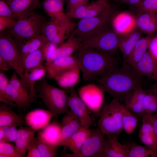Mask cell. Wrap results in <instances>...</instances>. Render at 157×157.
<instances>
[{
  "label": "cell",
  "mask_w": 157,
  "mask_h": 157,
  "mask_svg": "<svg viewBox=\"0 0 157 157\" xmlns=\"http://www.w3.org/2000/svg\"><path fill=\"white\" fill-rule=\"evenodd\" d=\"M104 92L98 85L90 83L81 87L78 93L89 110L99 116L104 105Z\"/></svg>",
  "instance_id": "obj_11"
},
{
  "label": "cell",
  "mask_w": 157,
  "mask_h": 157,
  "mask_svg": "<svg viewBox=\"0 0 157 157\" xmlns=\"http://www.w3.org/2000/svg\"><path fill=\"white\" fill-rule=\"evenodd\" d=\"M9 83L7 76L3 71H0V101L7 105L8 103L7 99L6 91V88Z\"/></svg>",
  "instance_id": "obj_42"
},
{
  "label": "cell",
  "mask_w": 157,
  "mask_h": 157,
  "mask_svg": "<svg viewBox=\"0 0 157 157\" xmlns=\"http://www.w3.org/2000/svg\"><path fill=\"white\" fill-rule=\"evenodd\" d=\"M35 89L48 110L54 116L69 111L65 91L49 84L45 76L39 80Z\"/></svg>",
  "instance_id": "obj_3"
},
{
  "label": "cell",
  "mask_w": 157,
  "mask_h": 157,
  "mask_svg": "<svg viewBox=\"0 0 157 157\" xmlns=\"http://www.w3.org/2000/svg\"><path fill=\"white\" fill-rule=\"evenodd\" d=\"M46 73V68L43 65L36 67L29 72L26 76V79L29 88V94L33 99L36 97L35 86V83L45 77Z\"/></svg>",
  "instance_id": "obj_35"
},
{
  "label": "cell",
  "mask_w": 157,
  "mask_h": 157,
  "mask_svg": "<svg viewBox=\"0 0 157 157\" xmlns=\"http://www.w3.org/2000/svg\"><path fill=\"white\" fill-rule=\"evenodd\" d=\"M146 93L139 85L127 95L124 103L125 106L131 112L142 118L143 115V102Z\"/></svg>",
  "instance_id": "obj_19"
},
{
  "label": "cell",
  "mask_w": 157,
  "mask_h": 157,
  "mask_svg": "<svg viewBox=\"0 0 157 157\" xmlns=\"http://www.w3.org/2000/svg\"><path fill=\"white\" fill-rule=\"evenodd\" d=\"M68 96V106L79 118L82 127L89 128L93 124L88 108L81 99L74 87L70 88Z\"/></svg>",
  "instance_id": "obj_12"
},
{
  "label": "cell",
  "mask_w": 157,
  "mask_h": 157,
  "mask_svg": "<svg viewBox=\"0 0 157 157\" xmlns=\"http://www.w3.org/2000/svg\"><path fill=\"white\" fill-rule=\"evenodd\" d=\"M111 25L118 35L128 32L136 26V17L126 11L121 12L112 19Z\"/></svg>",
  "instance_id": "obj_20"
},
{
  "label": "cell",
  "mask_w": 157,
  "mask_h": 157,
  "mask_svg": "<svg viewBox=\"0 0 157 157\" xmlns=\"http://www.w3.org/2000/svg\"><path fill=\"white\" fill-rule=\"evenodd\" d=\"M17 126L12 125L3 127L5 133V137L2 141L8 142H15L17 134Z\"/></svg>",
  "instance_id": "obj_43"
},
{
  "label": "cell",
  "mask_w": 157,
  "mask_h": 157,
  "mask_svg": "<svg viewBox=\"0 0 157 157\" xmlns=\"http://www.w3.org/2000/svg\"><path fill=\"white\" fill-rule=\"evenodd\" d=\"M9 65L7 62L0 56V69L2 71H8L9 70Z\"/></svg>",
  "instance_id": "obj_50"
},
{
  "label": "cell",
  "mask_w": 157,
  "mask_h": 157,
  "mask_svg": "<svg viewBox=\"0 0 157 157\" xmlns=\"http://www.w3.org/2000/svg\"><path fill=\"white\" fill-rule=\"evenodd\" d=\"M82 127L78 117L69 109V112L65 114L62 119L60 146L63 141L77 131Z\"/></svg>",
  "instance_id": "obj_27"
},
{
  "label": "cell",
  "mask_w": 157,
  "mask_h": 157,
  "mask_svg": "<svg viewBox=\"0 0 157 157\" xmlns=\"http://www.w3.org/2000/svg\"><path fill=\"white\" fill-rule=\"evenodd\" d=\"M58 46L49 42L43 47V49L45 58V60Z\"/></svg>",
  "instance_id": "obj_48"
},
{
  "label": "cell",
  "mask_w": 157,
  "mask_h": 157,
  "mask_svg": "<svg viewBox=\"0 0 157 157\" xmlns=\"http://www.w3.org/2000/svg\"><path fill=\"white\" fill-rule=\"evenodd\" d=\"M53 116L54 115L48 110L38 109L28 113L24 118L25 123L36 131L47 126Z\"/></svg>",
  "instance_id": "obj_16"
},
{
  "label": "cell",
  "mask_w": 157,
  "mask_h": 157,
  "mask_svg": "<svg viewBox=\"0 0 157 157\" xmlns=\"http://www.w3.org/2000/svg\"></svg>",
  "instance_id": "obj_57"
},
{
  "label": "cell",
  "mask_w": 157,
  "mask_h": 157,
  "mask_svg": "<svg viewBox=\"0 0 157 157\" xmlns=\"http://www.w3.org/2000/svg\"><path fill=\"white\" fill-rule=\"evenodd\" d=\"M46 22L44 16L33 10L18 17L14 26L6 31L15 40H20L42 35Z\"/></svg>",
  "instance_id": "obj_4"
},
{
  "label": "cell",
  "mask_w": 157,
  "mask_h": 157,
  "mask_svg": "<svg viewBox=\"0 0 157 157\" xmlns=\"http://www.w3.org/2000/svg\"><path fill=\"white\" fill-rule=\"evenodd\" d=\"M149 48L150 53L157 60V36L153 38Z\"/></svg>",
  "instance_id": "obj_49"
},
{
  "label": "cell",
  "mask_w": 157,
  "mask_h": 157,
  "mask_svg": "<svg viewBox=\"0 0 157 157\" xmlns=\"http://www.w3.org/2000/svg\"><path fill=\"white\" fill-rule=\"evenodd\" d=\"M5 137V133L3 127H0V142L2 141Z\"/></svg>",
  "instance_id": "obj_54"
},
{
  "label": "cell",
  "mask_w": 157,
  "mask_h": 157,
  "mask_svg": "<svg viewBox=\"0 0 157 157\" xmlns=\"http://www.w3.org/2000/svg\"><path fill=\"white\" fill-rule=\"evenodd\" d=\"M118 34L112 25L81 43L80 48H91L113 54L118 48Z\"/></svg>",
  "instance_id": "obj_8"
},
{
  "label": "cell",
  "mask_w": 157,
  "mask_h": 157,
  "mask_svg": "<svg viewBox=\"0 0 157 157\" xmlns=\"http://www.w3.org/2000/svg\"><path fill=\"white\" fill-rule=\"evenodd\" d=\"M118 136H107L103 148L97 157H128L129 148L121 144Z\"/></svg>",
  "instance_id": "obj_14"
},
{
  "label": "cell",
  "mask_w": 157,
  "mask_h": 157,
  "mask_svg": "<svg viewBox=\"0 0 157 157\" xmlns=\"http://www.w3.org/2000/svg\"><path fill=\"white\" fill-rule=\"evenodd\" d=\"M37 142L41 157H55L58 155V146L48 144L38 136Z\"/></svg>",
  "instance_id": "obj_39"
},
{
  "label": "cell",
  "mask_w": 157,
  "mask_h": 157,
  "mask_svg": "<svg viewBox=\"0 0 157 157\" xmlns=\"http://www.w3.org/2000/svg\"><path fill=\"white\" fill-rule=\"evenodd\" d=\"M149 116L150 121L157 135V117L154 114L152 115H149Z\"/></svg>",
  "instance_id": "obj_52"
},
{
  "label": "cell",
  "mask_w": 157,
  "mask_h": 157,
  "mask_svg": "<svg viewBox=\"0 0 157 157\" xmlns=\"http://www.w3.org/2000/svg\"><path fill=\"white\" fill-rule=\"evenodd\" d=\"M141 31L135 27L130 31L118 35V48L125 60L138 41L142 37Z\"/></svg>",
  "instance_id": "obj_21"
},
{
  "label": "cell",
  "mask_w": 157,
  "mask_h": 157,
  "mask_svg": "<svg viewBox=\"0 0 157 157\" xmlns=\"http://www.w3.org/2000/svg\"><path fill=\"white\" fill-rule=\"evenodd\" d=\"M44 66L49 77L52 78L56 74L62 71L74 67L80 68L77 59L74 56H72L46 62Z\"/></svg>",
  "instance_id": "obj_18"
},
{
  "label": "cell",
  "mask_w": 157,
  "mask_h": 157,
  "mask_svg": "<svg viewBox=\"0 0 157 157\" xmlns=\"http://www.w3.org/2000/svg\"><path fill=\"white\" fill-rule=\"evenodd\" d=\"M142 78L124 61L121 67L99 77L98 85L104 92L124 103L129 94L141 85Z\"/></svg>",
  "instance_id": "obj_1"
},
{
  "label": "cell",
  "mask_w": 157,
  "mask_h": 157,
  "mask_svg": "<svg viewBox=\"0 0 157 157\" xmlns=\"http://www.w3.org/2000/svg\"><path fill=\"white\" fill-rule=\"evenodd\" d=\"M61 129V125L58 123H49L39 131L37 136L48 144L59 147L60 142Z\"/></svg>",
  "instance_id": "obj_24"
},
{
  "label": "cell",
  "mask_w": 157,
  "mask_h": 157,
  "mask_svg": "<svg viewBox=\"0 0 157 157\" xmlns=\"http://www.w3.org/2000/svg\"><path fill=\"white\" fill-rule=\"evenodd\" d=\"M17 20L15 18L0 16V32L13 27Z\"/></svg>",
  "instance_id": "obj_44"
},
{
  "label": "cell",
  "mask_w": 157,
  "mask_h": 157,
  "mask_svg": "<svg viewBox=\"0 0 157 157\" xmlns=\"http://www.w3.org/2000/svg\"><path fill=\"white\" fill-rule=\"evenodd\" d=\"M81 42L74 36L70 34L67 40L60 45L47 58L46 62L58 58L68 56L80 47Z\"/></svg>",
  "instance_id": "obj_22"
},
{
  "label": "cell",
  "mask_w": 157,
  "mask_h": 157,
  "mask_svg": "<svg viewBox=\"0 0 157 157\" xmlns=\"http://www.w3.org/2000/svg\"><path fill=\"white\" fill-rule=\"evenodd\" d=\"M135 6L138 15L144 13L157 14V0H142Z\"/></svg>",
  "instance_id": "obj_40"
},
{
  "label": "cell",
  "mask_w": 157,
  "mask_h": 157,
  "mask_svg": "<svg viewBox=\"0 0 157 157\" xmlns=\"http://www.w3.org/2000/svg\"><path fill=\"white\" fill-rule=\"evenodd\" d=\"M36 131L29 126H20L15 141L17 149L21 157L26 155L27 148L35 138Z\"/></svg>",
  "instance_id": "obj_28"
},
{
  "label": "cell",
  "mask_w": 157,
  "mask_h": 157,
  "mask_svg": "<svg viewBox=\"0 0 157 157\" xmlns=\"http://www.w3.org/2000/svg\"><path fill=\"white\" fill-rule=\"evenodd\" d=\"M123 104L113 98L109 103L104 104L99 116L98 127L107 136H118L123 130L122 123Z\"/></svg>",
  "instance_id": "obj_6"
},
{
  "label": "cell",
  "mask_w": 157,
  "mask_h": 157,
  "mask_svg": "<svg viewBox=\"0 0 157 157\" xmlns=\"http://www.w3.org/2000/svg\"><path fill=\"white\" fill-rule=\"evenodd\" d=\"M89 129L81 127L76 132L63 141L60 146H65L72 153L77 152L91 132Z\"/></svg>",
  "instance_id": "obj_31"
},
{
  "label": "cell",
  "mask_w": 157,
  "mask_h": 157,
  "mask_svg": "<svg viewBox=\"0 0 157 157\" xmlns=\"http://www.w3.org/2000/svg\"><path fill=\"white\" fill-rule=\"evenodd\" d=\"M17 17L34 9L42 8L39 0H4Z\"/></svg>",
  "instance_id": "obj_30"
},
{
  "label": "cell",
  "mask_w": 157,
  "mask_h": 157,
  "mask_svg": "<svg viewBox=\"0 0 157 157\" xmlns=\"http://www.w3.org/2000/svg\"><path fill=\"white\" fill-rule=\"evenodd\" d=\"M75 52L74 56L85 81L94 80L119 67V62L115 54L91 48H80Z\"/></svg>",
  "instance_id": "obj_2"
},
{
  "label": "cell",
  "mask_w": 157,
  "mask_h": 157,
  "mask_svg": "<svg viewBox=\"0 0 157 157\" xmlns=\"http://www.w3.org/2000/svg\"><path fill=\"white\" fill-rule=\"evenodd\" d=\"M43 47L30 53L23 59V65L26 79L31 70L43 65L45 61Z\"/></svg>",
  "instance_id": "obj_34"
},
{
  "label": "cell",
  "mask_w": 157,
  "mask_h": 157,
  "mask_svg": "<svg viewBox=\"0 0 157 157\" xmlns=\"http://www.w3.org/2000/svg\"><path fill=\"white\" fill-rule=\"evenodd\" d=\"M153 34L142 37L136 43L131 53L124 60L128 64L134 67L142 58L149 47Z\"/></svg>",
  "instance_id": "obj_26"
},
{
  "label": "cell",
  "mask_w": 157,
  "mask_h": 157,
  "mask_svg": "<svg viewBox=\"0 0 157 157\" xmlns=\"http://www.w3.org/2000/svg\"><path fill=\"white\" fill-rule=\"evenodd\" d=\"M65 0H44L42 3V8L52 20L70 22L63 9Z\"/></svg>",
  "instance_id": "obj_23"
},
{
  "label": "cell",
  "mask_w": 157,
  "mask_h": 157,
  "mask_svg": "<svg viewBox=\"0 0 157 157\" xmlns=\"http://www.w3.org/2000/svg\"><path fill=\"white\" fill-rule=\"evenodd\" d=\"M143 115L155 114L157 112V95L146 91L143 100Z\"/></svg>",
  "instance_id": "obj_37"
},
{
  "label": "cell",
  "mask_w": 157,
  "mask_h": 157,
  "mask_svg": "<svg viewBox=\"0 0 157 157\" xmlns=\"http://www.w3.org/2000/svg\"><path fill=\"white\" fill-rule=\"evenodd\" d=\"M112 13L110 7L101 14L81 19L70 34L74 36L81 43L83 42L109 26Z\"/></svg>",
  "instance_id": "obj_7"
},
{
  "label": "cell",
  "mask_w": 157,
  "mask_h": 157,
  "mask_svg": "<svg viewBox=\"0 0 157 157\" xmlns=\"http://www.w3.org/2000/svg\"><path fill=\"white\" fill-rule=\"evenodd\" d=\"M25 123L24 118L16 113L4 103L0 104V127L12 125L22 126Z\"/></svg>",
  "instance_id": "obj_33"
},
{
  "label": "cell",
  "mask_w": 157,
  "mask_h": 157,
  "mask_svg": "<svg viewBox=\"0 0 157 157\" xmlns=\"http://www.w3.org/2000/svg\"><path fill=\"white\" fill-rule=\"evenodd\" d=\"M110 7L106 1H97L89 5L79 6L66 14L69 18H87L101 14Z\"/></svg>",
  "instance_id": "obj_13"
},
{
  "label": "cell",
  "mask_w": 157,
  "mask_h": 157,
  "mask_svg": "<svg viewBox=\"0 0 157 157\" xmlns=\"http://www.w3.org/2000/svg\"><path fill=\"white\" fill-rule=\"evenodd\" d=\"M136 115L131 112L123 104L122 123L123 130L130 135L135 130L139 120Z\"/></svg>",
  "instance_id": "obj_36"
},
{
  "label": "cell",
  "mask_w": 157,
  "mask_h": 157,
  "mask_svg": "<svg viewBox=\"0 0 157 157\" xmlns=\"http://www.w3.org/2000/svg\"><path fill=\"white\" fill-rule=\"evenodd\" d=\"M76 24L51 20L46 22L42 30V35L50 42L59 45L67 39L74 29Z\"/></svg>",
  "instance_id": "obj_10"
},
{
  "label": "cell",
  "mask_w": 157,
  "mask_h": 157,
  "mask_svg": "<svg viewBox=\"0 0 157 157\" xmlns=\"http://www.w3.org/2000/svg\"><path fill=\"white\" fill-rule=\"evenodd\" d=\"M27 157H41L37 142V138H35L27 148Z\"/></svg>",
  "instance_id": "obj_45"
},
{
  "label": "cell",
  "mask_w": 157,
  "mask_h": 157,
  "mask_svg": "<svg viewBox=\"0 0 157 157\" xmlns=\"http://www.w3.org/2000/svg\"><path fill=\"white\" fill-rule=\"evenodd\" d=\"M0 157H21L15 145L10 142H0Z\"/></svg>",
  "instance_id": "obj_41"
},
{
  "label": "cell",
  "mask_w": 157,
  "mask_h": 157,
  "mask_svg": "<svg viewBox=\"0 0 157 157\" xmlns=\"http://www.w3.org/2000/svg\"><path fill=\"white\" fill-rule=\"evenodd\" d=\"M0 16L17 19V17L4 0L0 1Z\"/></svg>",
  "instance_id": "obj_46"
},
{
  "label": "cell",
  "mask_w": 157,
  "mask_h": 157,
  "mask_svg": "<svg viewBox=\"0 0 157 157\" xmlns=\"http://www.w3.org/2000/svg\"><path fill=\"white\" fill-rule=\"evenodd\" d=\"M100 129L91 131L79 150L76 153H64L62 156L66 157H97L101 151L106 139Z\"/></svg>",
  "instance_id": "obj_9"
},
{
  "label": "cell",
  "mask_w": 157,
  "mask_h": 157,
  "mask_svg": "<svg viewBox=\"0 0 157 157\" xmlns=\"http://www.w3.org/2000/svg\"><path fill=\"white\" fill-rule=\"evenodd\" d=\"M0 56L14 69L24 86L29 90L21 52L14 38L5 31L0 34Z\"/></svg>",
  "instance_id": "obj_5"
},
{
  "label": "cell",
  "mask_w": 157,
  "mask_h": 157,
  "mask_svg": "<svg viewBox=\"0 0 157 157\" xmlns=\"http://www.w3.org/2000/svg\"><path fill=\"white\" fill-rule=\"evenodd\" d=\"M120 3L129 5L136 6L142 0H117Z\"/></svg>",
  "instance_id": "obj_51"
},
{
  "label": "cell",
  "mask_w": 157,
  "mask_h": 157,
  "mask_svg": "<svg viewBox=\"0 0 157 157\" xmlns=\"http://www.w3.org/2000/svg\"><path fill=\"white\" fill-rule=\"evenodd\" d=\"M147 91L151 92L157 95V82L152 85Z\"/></svg>",
  "instance_id": "obj_53"
},
{
  "label": "cell",
  "mask_w": 157,
  "mask_h": 157,
  "mask_svg": "<svg viewBox=\"0 0 157 157\" xmlns=\"http://www.w3.org/2000/svg\"><path fill=\"white\" fill-rule=\"evenodd\" d=\"M89 0H66L67 12L73 10L81 6L87 5Z\"/></svg>",
  "instance_id": "obj_47"
},
{
  "label": "cell",
  "mask_w": 157,
  "mask_h": 157,
  "mask_svg": "<svg viewBox=\"0 0 157 157\" xmlns=\"http://www.w3.org/2000/svg\"><path fill=\"white\" fill-rule=\"evenodd\" d=\"M154 115L157 117V112L156 113L154 114Z\"/></svg>",
  "instance_id": "obj_56"
},
{
  "label": "cell",
  "mask_w": 157,
  "mask_h": 157,
  "mask_svg": "<svg viewBox=\"0 0 157 157\" xmlns=\"http://www.w3.org/2000/svg\"><path fill=\"white\" fill-rule=\"evenodd\" d=\"M97 1H106V0H96Z\"/></svg>",
  "instance_id": "obj_55"
},
{
  "label": "cell",
  "mask_w": 157,
  "mask_h": 157,
  "mask_svg": "<svg viewBox=\"0 0 157 157\" xmlns=\"http://www.w3.org/2000/svg\"><path fill=\"white\" fill-rule=\"evenodd\" d=\"M133 67L142 77L145 76L157 82V60L149 50Z\"/></svg>",
  "instance_id": "obj_17"
},
{
  "label": "cell",
  "mask_w": 157,
  "mask_h": 157,
  "mask_svg": "<svg viewBox=\"0 0 157 157\" xmlns=\"http://www.w3.org/2000/svg\"><path fill=\"white\" fill-rule=\"evenodd\" d=\"M142 120L138 135L140 140L145 145L157 153V135L149 115H144Z\"/></svg>",
  "instance_id": "obj_15"
},
{
  "label": "cell",
  "mask_w": 157,
  "mask_h": 157,
  "mask_svg": "<svg viewBox=\"0 0 157 157\" xmlns=\"http://www.w3.org/2000/svg\"><path fill=\"white\" fill-rule=\"evenodd\" d=\"M80 70L78 67L69 69L56 74L52 78L62 88L74 87L79 81Z\"/></svg>",
  "instance_id": "obj_29"
},
{
  "label": "cell",
  "mask_w": 157,
  "mask_h": 157,
  "mask_svg": "<svg viewBox=\"0 0 157 157\" xmlns=\"http://www.w3.org/2000/svg\"><path fill=\"white\" fill-rule=\"evenodd\" d=\"M15 40L21 52L23 59L30 53L42 47L49 42L43 35L20 40Z\"/></svg>",
  "instance_id": "obj_25"
},
{
  "label": "cell",
  "mask_w": 157,
  "mask_h": 157,
  "mask_svg": "<svg viewBox=\"0 0 157 157\" xmlns=\"http://www.w3.org/2000/svg\"><path fill=\"white\" fill-rule=\"evenodd\" d=\"M157 153L148 147L134 145L129 148L128 157H156Z\"/></svg>",
  "instance_id": "obj_38"
},
{
  "label": "cell",
  "mask_w": 157,
  "mask_h": 157,
  "mask_svg": "<svg viewBox=\"0 0 157 157\" xmlns=\"http://www.w3.org/2000/svg\"><path fill=\"white\" fill-rule=\"evenodd\" d=\"M136 26L140 31L148 35L157 31V14L144 13L136 17Z\"/></svg>",
  "instance_id": "obj_32"
}]
</instances>
